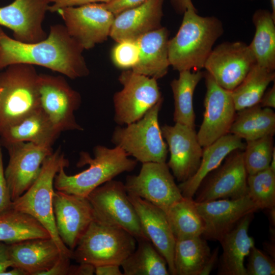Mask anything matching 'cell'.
Here are the masks:
<instances>
[{
  "instance_id": "1f68e13d",
  "label": "cell",
  "mask_w": 275,
  "mask_h": 275,
  "mask_svg": "<svg viewBox=\"0 0 275 275\" xmlns=\"http://www.w3.org/2000/svg\"><path fill=\"white\" fill-rule=\"evenodd\" d=\"M179 72V77L170 84L174 101L173 119L175 123L195 128L193 95L197 85L203 77L204 72L200 70Z\"/></svg>"
},
{
  "instance_id": "277c9868",
  "label": "cell",
  "mask_w": 275,
  "mask_h": 275,
  "mask_svg": "<svg viewBox=\"0 0 275 275\" xmlns=\"http://www.w3.org/2000/svg\"><path fill=\"white\" fill-rule=\"evenodd\" d=\"M69 165L68 160L60 149L53 151L44 160L40 174L33 184L12 202V208L33 216L49 233L63 256L72 258L73 251L60 237L53 210L54 179L62 166Z\"/></svg>"
},
{
  "instance_id": "4dcf8cb0",
  "label": "cell",
  "mask_w": 275,
  "mask_h": 275,
  "mask_svg": "<svg viewBox=\"0 0 275 275\" xmlns=\"http://www.w3.org/2000/svg\"><path fill=\"white\" fill-rule=\"evenodd\" d=\"M51 238L48 231L31 215L11 208L0 214V242L7 244Z\"/></svg>"
},
{
  "instance_id": "3957f363",
  "label": "cell",
  "mask_w": 275,
  "mask_h": 275,
  "mask_svg": "<svg viewBox=\"0 0 275 275\" xmlns=\"http://www.w3.org/2000/svg\"><path fill=\"white\" fill-rule=\"evenodd\" d=\"M93 152V158L88 152L80 153L77 166H89L79 173L68 175L65 172L66 167L62 166L54 177V188L67 194L87 197L96 188L118 175L133 170L137 164L135 159L128 158L127 154L117 146L108 148L97 145Z\"/></svg>"
},
{
  "instance_id": "7bdbcfd3",
  "label": "cell",
  "mask_w": 275,
  "mask_h": 275,
  "mask_svg": "<svg viewBox=\"0 0 275 275\" xmlns=\"http://www.w3.org/2000/svg\"><path fill=\"white\" fill-rule=\"evenodd\" d=\"M71 258L61 256L56 263L48 270L40 275H67L69 274Z\"/></svg>"
},
{
  "instance_id": "d6986e66",
  "label": "cell",
  "mask_w": 275,
  "mask_h": 275,
  "mask_svg": "<svg viewBox=\"0 0 275 275\" xmlns=\"http://www.w3.org/2000/svg\"><path fill=\"white\" fill-rule=\"evenodd\" d=\"M195 203L204 223L202 236L218 241L244 217L258 210L248 195L236 199Z\"/></svg>"
},
{
  "instance_id": "52a82bcc",
  "label": "cell",
  "mask_w": 275,
  "mask_h": 275,
  "mask_svg": "<svg viewBox=\"0 0 275 275\" xmlns=\"http://www.w3.org/2000/svg\"><path fill=\"white\" fill-rule=\"evenodd\" d=\"M162 102L163 98L139 120L125 127L117 126L112 134V143L142 163L166 162L168 148L158 121Z\"/></svg>"
},
{
  "instance_id": "74e56055",
  "label": "cell",
  "mask_w": 275,
  "mask_h": 275,
  "mask_svg": "<svg viewBox=\"0 0 275 275\" xmlns=\"http://www.w3.org/2000/svg\"><path fill=\"white\" fill-rule=\"evenodd\" d=\"M139 49L136 41H125L118 42L112 50L114 64L118 68L131 69L138 62Z\"/></svg>"
},
{
  "instance_id": "bcb514c9",
  "label": "cell",
  "mask_w": 275,
  "mask_h": 275,
  "mask_svg": "<svg viewBox=\"0 0 275 275\" xmlns=\"http://www.w3.org/2000/svg\"><path fill=\"white\" fill-rule=\"evenodd\" d=\"M261 107L275 108V84L263 95L259 104Z\"/></svg>"
},
{
  "instance_id": "5b68a950",
  "label": "cell",
  "mask_w": 275,
  "mask_h": 275,
  "mask_svg": "<svg viewBox=\"0 0 275 275\" xmlns=\"http://www.w3.org/2000/svg\"><path fill=\"white\" fill-rule=\"evenodd\" d=\"M0 72V133L40 107L34 65H10Z\"/></svg>"
},
{
  "instance_id": "d590c367",
  "label": "cell",
  "mask_w": 275,
  "mask_h": 275,
  "mask_svg": "<svg viewBox=\"0 0 275 275\" xmlns=\"http://www.w3.org/2000/svg\"><path fill=\"white\" fill-rule=\"evenodd\" d=\"M248 195L259 209L275 208V172L269 167L247 177Z\"/></svg>"
},
{
  "instance_id": "f5cc1de1",
  "label": "cell",
  "mask_w": 275,
  "mask_h": 275,
  "mask_svg": "<svg viewBox=\"0 0 275 275\" xmlns=\"http://www.w3.org/2000/svg\"><path fill=\"white\" fill-rule=\"evenodd\" d=\"M271 7V14L272 17L275 19V0H270Z\"/></svg>"
},
{
  "instance_id": "30bf717a",
  "label": "cell",
  "mask_w": 275,
  "mask_h": 275,
  "mask_svg": "<svg viewBox=\"0 0 275 275\" xmlns=\"http://www.w3.org/2000/svg\"><path fill=\"white\" fill-rule=\"evenodd\" d=\"M38 89L40 107L58 131L83 130L74 114L80 106V94L63 76L39 74Z\"/></svg>"
},
{
  "instance_id": "7c38bea8",
  "label": "cell",
  "mask_w": 275,
  "mask_h": 275,
  "mask_svg": "<svg viewBox=\"0 0 275 275\" xmlns=\"http://www.w3.org/2000/svg\"><path fill=\"white\" fill-rule=\"evenodd\" d=\"M70 35L83 47L90 49L109 37L115 15L101 3H93L59 9Z\"/></svg>"
},
{
  "instance_id": "5bb4252c",
  "label": "cell",
  "mask_w": 275,
  "mask_h": 275,
  "mask_svg": "<svg viewBox=\"0 0 275 275\" xmlns=\"http://www.w3.org/2000/svg\"><path fill=\"white\" fill-rule=\"evenodd\" d=\"M248 174L242 150L231 152L224 163L203 180L195 196L196 202L236 199L248 195Z\"/></svg>"
},
{
  "instance_id": "6da1fadb",
  "label": "cell",
  "mask_w": 275,
  "mask_h": 275,
  "mask_svg": "<svg viewBox=\"0 0 275 275\" xmlns=\"http://www.w3.org/2000/svg\"><path fill=\"white\" fill-rule=\"evenodd\" d=\"M84 50L65 25H51L45 39L32 43L10 38L0 27V70L23 63L42 66L71 79L83 77L90 73L82 55Z\"/></svg>"
},
{
  "instance_id": "8d00e7d4",
  "label": "cell",
  "mask_w": 275,
  "mask_h": 275,
  "mask_svg": "<svg viewBox=\"0 0 275 275\" xmlns=\"http://www.w3.org/2000/svg\"><path fill=\"white\" fill-rule=\"evenodd\" d=\"M246 142L243 157L248 175L269 168L274 149L273 136H265Z\"/></svg>"
},
{
  "instance_id": "9a60e30c",
  "label": "cell",
  "mask_w": 275,
  "mask_h": 275,
  "mask_svg": "<svg viewBox=\"0 0 275 275\" xmlns=\"http://www.w3.org/2000/svg\"><path fill=\"white\" fill-rule=\"evenodd\" d=\"M203 77L206 87L205 111L197 134L200 144L204 148L229 133L236 110L230 91L219 86L206 71Z\"/></svg>"
},
{
  "instance_id": "83f0119b",
  "label": "cell",
  "mask_w": 275,
  "mask_h": 275,
  "mask_svg": "<svg viewBox=\"0 0 275 275\" xmlns=\"http://www.w3.org/2000/svg\"><path fill=\"white\" fill-rule=\"evenodd\" d=\"M245 146L241 139L229 133L203 148L198 170L188 180L178 185L182 196L193 198L203 180L210 173L218 168L231 152L244 150Z\"/></svg>"
},
{
  "instance_id": "c3c4849f",
  "label": "cell",
  "mask_w": 275,
  "mask_h": 275,
  "mask_svg": "<svg viewBox=\"0 0 275 275\" xmlns=\"http://www.w3.org/2000/svg\"><path fill=\"white\" fill-rule=\"evenodd\" d=\"M8 245L9 244L0 242V261L8 260Z\"/></svg>"
},
{
  "instance_id": "816d5d0a",
  "label": "cell",
  "mask_w": 275,
  "mask_h": 275,
  "mask_svg": "<svg viewBox=\"0 0 275 275\" xmlns=\"http://www.w3.org/2000/svg\"><path fill=\"white\" fill-rule=\"evenodd\" d=\"M269 168L275 172V149H274L269 166Z\"/></svg>"
},
{
  "instance_id": "9c48e42d",
  "label": "cell",
  "mask_w": 275,
  "mask_h": 275,
  "mask_svg": "<svg viewBox=\"0 0 275 275\" xmlns=\"http://www.w3.org/2000/svg\"><path fill=\"white\" fill-rule=\"evenodd\" d=\"M118 80L123 89L115 93L113 103L114 120L119 126L139 120L163 98L155 78L126 69Z\"/></svg>"
},
{
  "instance_id": "e0dca14e",
  "label": "cell",
  "mask_w": 275,
  "mask_h": 275,
  "mask_svg": "<svg viewBox=\"0 0 275 275\" xmlns=\"http://www.w3.org/2000/svg\"><path fill=\"white\" fill-rule=\"evenodd\" d=\"M53 210L59 235L73 251L94 220L92 206L87 197L57 190L53 197Z\"/></svg>"
},
{
  "instance_id": "2e32d148",
  "label": "cell",
  "mask_w": 275,
  "mask_h": 275,
  "mask_svg": "<svg viewBox=\"0 0 275 275\" xmlns=\"http://www.w3.org/2000/svg\"><path fill=\"white\" fill-rule=\"evenodd\" d=\"M9 160L5 176L11 199L21 196L38 178L44 159L53 151L52 148L31 142H18L5 147Z\"/></svg>"
},
{
  "instance_id": "f6af8a7d",
  "label": "cell",
  "mask_w": 275,
  "mask_h": 275,
  "mask_svg": "<svg viewBox=\"0 0 275 275\" xmlns=\"http://www.w3.org/2000/svg\"><path fill=\"white\" fill-rule=\"evenodd\" d=\"M120 265L105 264L95 266V274L96 275H122Z\"/></svg>"
},
{
  "instance_id": "e575fe53",
  "label": "cell",
  "mask_w": 275,
  "mask_h": 275,
  "mask_svg": "<svg viewBox=\"0 0 275 275\" xmlns=\"http://www.w3.org/2000/svg\"><path fill=\"white\" fill-rule=\"evenodd\" d=\"M138 247L121 264L124 275L170 274L165 259L148 240L137 241Z\"/></svg>"
},
{
  "instance_id": "f35d334b",
  "label": "cell",
  "mask_w": 275,
  "mask_h": 275,
  "mask_svg": "<svg viewBox=\"0 0 275 275\" xmlns=\"http://www.w3.org/2000/svg\"><path fill=\"white\" fill-rule=\"evenodd\" d=\"M246 275H274V261L254 245L249 255Z\"/></svg>"
},
{
  "instance_id": "d6a6232c",
  "label": "cell",
  "mask_w": 275,
  "mask_h": 275,
  "mask_svg": "<svg viewBox=\"0 0 275 275\" xmlns=\"http://www.w3.org/2000/svg\"><path fill=\"white\" fill-rule=\"evenodd\" d=\"M275 72L255 64L243 80L231 92L236 111L259 104Z\"/></svg>"
},
{
  "instance_id": "44dd1931",
  "label": "cell",
  "mask_w": 275,
  "mask_h": 275,
  "mask_svg": "<svg viewBox=\"0 0 275 275\" xmlns=\"http://www.w3.org/2000/svg\"><path fill=\"white\" fill-rule=\"evenodd\" d=\"M165 0H147L115 16L109 37L116 42L135 41L145 34L162 27Z\"/></svg>"
},
{
  "instance_id": "4fadbf2b",
  "label": "cell",
  "mask_w": 275,
  "mask_h": 275,
  "mask_svg": "<svg viewBox=\"0 0 275 275\" xmlns=\"http://www.w3.org/2000/svg\"><path fill=\"white\" fill-rule=\"evenodd\" d=\"M255 64L249 45L241 41L225 42L212 49L204 68L219 86L231 91Z\"/></svg>"
},
{
  "instance_id": "603a6c76",
  "label": "cell",
  "mask_w": 275,
  "mask_h": 275,
  "mask_svg": "<svg viewBox=\"0 0 275 275\" xmlns=\"http://www.w3.org/2000/svg\"><path fill=\"white\" fill-rule=\"evenodd\" d=\"M8 260L12 267L20 268L26 275H40L49 269L63 256L51 238H36L9 244Z\"/></svg>"
},
{
  "instance_id": "484cf974",
  "label": "cell",
  "mask_w": 275,
  "mask_h": 275,
  "mask_svg": "<svg viewBox=\"0 0 275 275\" xmlns=\"http://www.w3.org/2000/svg\"><path fill=\"white\" fill-rule=\"evenodd\" d=\"M61 132L58 131L41 107L0 133V145L31 142L52 148Z\"/></svg>"
},
{
  "instance_id": "8fae6325",
  "label": "cell",
  "mask_w": 275,
  "mask_h": 275,
  "mask_svg": "<svg viewBox=\"0 0 275 275\" xmlns=\"http://www.w3.org/2000/svg\"><path fill=\"white\" fill-rule=\"evenodd\" d=\"M124 185L128 194L147 201L165 213L183 197L166 162L142 163L139 174L128 176Z\"/></svg>"
},
{
  "instance_id": "836d02e7",
  "label": "cell",
  "mask_w": 275,
  "mask_h": 275,
  "mask_svg": "<svg viewBox=\"0 0 275 275\" xmlns=\"http://www.w3.org/2000/svg\"><path fill=\"white\" fill-rule=\"evenodd\" d=\"M166 214L176 239L202 235L204 223L192 198L183 197L172 205Z\"/></svg>"
},
{
  "instance_id": "f546056e",
  "label": "cell",
  "mask_w": 275,
  "mask_h": 275,
  "mask_svg": "<svg viewBox=\"0 0 275 275\" xmlns=\"http://www.w3.org/2000/svg\"><path fill=\"white\" fill-rule=\"evenodd\" d=\"M252 22L255 33L249 46L256 64L274 71L275 19L269 10L258 9L253 15Z\"/></svg>"
},
{
  "instance_id": "ffe728a7",
  "label": "cell",
  "mask_w": 275,
  "mask_h": 275,
  "mask_svg": "<svg viewBox=\"0 0 275 275\" xmlns=\"http://www.w3.org/2000/svg\"><path fill=\"white\" fill-rule=\"evenodd\" d=\"M50 3V0H14L0 7V25L11 30L14 39L21 42L43 40L48 35L42 24Z\"/></svg>"
},
{
  "instance_id": "7402d4cb",
  "label": "cell",
  "mask_w": 275,
  "mask_h": 275,
  "mask_svg": "<svg viewBox=\"0 0 275 275\" xmlns=\"http://www.w3.org/2000/svg\"><path fill=\"white\" fill-rule=\"evenodd\" d=\"M128 195L147 238L165 259L170 274L175 275L174 251L176 239L166 213L144 199Z\"/></svg>"
},
{
  "instance_id": "ab89813d",
  "label": "cell",
  "mask_w": 275,
  "mask_h": 275,
  "mask_svg": "<svg viewBox=\"0 0 275 275\" xmlns=\"http://www.w3.org/2000/svg\"><path fill=\"white\" fill-rule=\"evenodd\" d=\"M12 202L5 176L2 146L0 145V214L11 209Z\"/></svg>"
},
{
  "instance_id": "ee69618b",
  "label": "cell",
  "mask_w": 275,
  "mask_h": 275,
  "mask_svg": "<svg viewBox=\"0 0 275 275\" xmlns=\"http://www.w3.org/2000/svg\"><path fill=\"white\" fill-rule=\"evenodd\" d=\"M95 267L92 264L80 263L78 265L70 266L69 274L92 275L95 273Z\"/></svg>"
},
{
  "instance_id": "f907efd6",
  "label": "cell",
  "mask_w": 275,
  "mask_h": 275,
  "mask_svg": "<svg viewBox=\"0 0 275 275\" xmlns=\"http://www.w3.org/2000/svg\"><path fill=\"white\" fill-rule=\"evenodd\" d=\"M12 262L9 260L0 261V273L6 270L9 267H12Z\"/></svg>"
},
{
  "instance_id": "d4e9b609",
  "label": "cell",
  "mask_w": 275,
  "mask_h": 275,
  "mask_svg": "<svg viewBox=\"0 0 275 275\" xmlns=\"http://www.w3.org/2000/svg\"><path fill=\"white\" fill-rule=\"evenodd\" d=\"M218 249L213 253L201 236L176 239L174 251L175 275H207L215 264Z\"/></svg>"
},
{
  "instance_id": "7a4b0ae2",
  "label": "cell",
  "mask_w": 275,
  "mask_h": 275,
  "mask_svg": "<svg viewBox=\"0 0 275 275\" xmlns=\"http://www.w3.org/2000/svg\"><path fill=\"white\" fill-rule=\"evenodd\" d=\"M183 14L177 34L169 41L170 65L178 72L199 71L223 34V24L215 16L199 15L196 9H187Z\"/></svg>"
},
{
  "instance_id": "681fc988",
  "label": "cell",
  "mask_w": 275,
  "mask_h": 275,
  "mask_svg": "<svg viewBox=\"0 0 275 275\" xmlns=\"http://www.w3.org/2000/svg\"><path fill=\"white\" fill-rule=\"evenodd\" d=\"M10 270L4 271L0 275H26L25 272L19 268L13 267Z\"/></svg>"
},
{
  "instance_id": "b9f144b4",
  "label": "cell",
  "mask_w": 275,
  "mask_h": 275,
  "mask_svg": "<svg viewBox=\"0 0 275 275\" xmlns=\"http://www.w3.org/2000/svg\"><path fill=\"white\" fill-rule=\"evenodd\" d=\"M113 0H50L52 4L49 6L48 11L50 12H57L61 8L80 6L93 3H107Z\"/></svg>"
},
{
  "instance_id": "ac0fdd59",
  "label": "cell",
  "mask_w": 275,
  "mask_h": 275,
  "mask_svg": "<svg viewBox=\"0 0 275 275\" xmlns=\"http://www.w3.org/2000/svg\"><path fill=\"white\" fill-rule=\"evenodd\" d=\"M170 157L167 163L173 175L180 182L193 176L201 160L203 147L200 144L195 128L175 123L161 127Z\"/></svg>"
},
{
  "instance_id": "f1b7e54d",
  "label": "cell",
  "mask_w": 275,
  "mask_h": 275,
  "mask_svg": "<svg viewBox=\"0 0 275 275\" xmlns=\"http://www.w3.org/2000/svg\"><path fill=\"white\" fill-rule=\"evenodd\" d=\"M229 133L246 141L256 140L275 133V113L259 104L238 111Z\"/></svg>"
},
{
  "instance_id": "7dc6e473",
  "label": "cell",
  "mask_w": 275,
  "mask_h": 275,
  "mask_svg": "<svg viewBox=\"0 0 275 275\" xmlns=\"http://www.w3.org/2000/svg\"><path fill=\"white\" fill-rule=\"evenodd\" d=\"M171 3L175 11L179 14H183L187 9H196L191 0H171Z\"/></svg>"
},
{
  "instance_id": "cb8c5ba5",
  "label": "cell",
  "mask_w": 275,
  "mask_h": 275,
  "mask_svg": "<svg viewBox=\"0 0 275 275\" xmlns=\"http://www.w3.org/2000/svg\"><path fill=\"white\" fill-rule=\"evenodd\" d=\"M169 35L168 29L162 26L135 41L139 49V59L131 70L156 80L164 76L170 66Z\"/></svg>"
},
{
  "instance_id": "60d3db41",
  "label": "cell",
  "mask_w": 275,
  "mask_h": 275,
  "mask_svg": "<svg viewBox=\"0 0 275 275\" xmlns=\"http://www.w3.org/2000/svg\"><path fill=\"white\" fill-rule=\"evenodd\" d=\"M146 1L147 0H113L109 3L101 4L116 16L122 11L138 6Z\"/></svg>"
},
{
  "instance_id": "ba28073f",
  "label": "cell",
  "mask_w": 275,
  "mask_h": 275,
  "mask_svg": "<svg viewBox=\"0 0 275 275\" xmlns=\"http://www.w3.org/2000/svg\"><path fill=\"white\" fill-rule=\"evenodd\" d=\"M87 198L93 208L94 219L125 230L137 241L149 240L123 183L113 179L108 181L94 189Z\"/></svg>"
},
{
  "instance_id": "8992f818",
  "label": "cell",
  "mask_w": 275,
  "mask_h": 275,
  "mask_svg": "<svg viewBox=\"0 0 275 275\" xmlns=\"http://www.w3.org/2000/svg\"><path fill=\"white\" fill-rule=\"evenodd\" d=\"M136 239L125 230L94 219L73 251L79 263L121 266L135 250Z\"/></svg>"
},
{
  "instance_id": "4316f807",
  "label": "cell",
  "mask_w": 275,
  "mask_h": 275,
  "mask_svg": "<svg viewBox=\"0 0 275 275\" xmlns=\"http://www.w3.org/2000/svg\"><path fill=\"white\" fill-rule=\"evenodd\" d=\"M253 214L244 217L219 241L223 252L220 257L218 274L246 275L244 259L255 245L254 239L248 234Z\"/></svg>"
}]
</instances>
